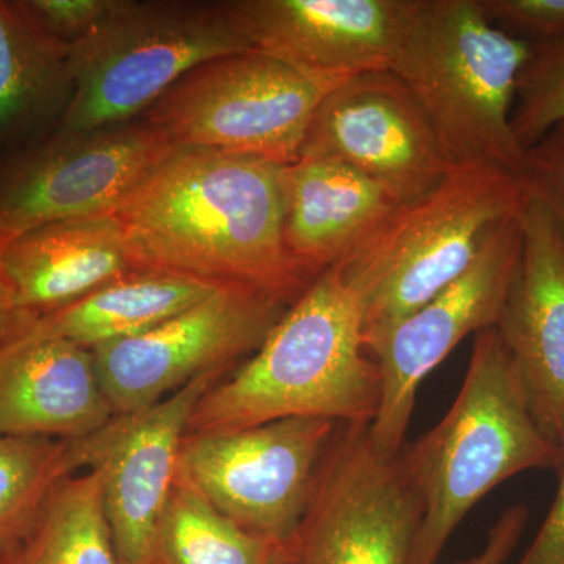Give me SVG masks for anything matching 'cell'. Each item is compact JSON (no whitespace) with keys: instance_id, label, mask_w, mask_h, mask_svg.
<instances>
[{"instance_id":"17","label":"cell","mask_w":564,"mask_h":564,"mask_svg":"<svg viewBox=\"0 0 564 564\" xmlns=\"http://www.w3.org/2000/svg\"><path fill=\"white\" fill-rule=\"evenodd\" d=\"M113 417L88 348L41 339L0 350V436L76 441Z\"/></svg>"},{"instance_id":"24","label":"cell","mask_w":564,"mask_h":564,"mask_svg":"<svg viewBox=\"0 0 564 564\" xmlns=\"http://www.w3.org/2000/svg\"><path fill=\"white\" fill-rule=\"evenodd\" d=\"M74 473L69 441L0 436V560L24 544L55 486Z\"/></svg>"},{"instance_id":"20","label":"cell","mask_w":564,"mask_h":564,"mask_svg":"<svg viewBox=\"0 0 564 564\" xmlns=\"http://www.w3.org/2000/svg\"><path fill=\"white\" fill-rule=\"evenodd\" d=\"M74 79V47L47 35L21 0H0V155L57 129Z\"/></svg>"},{"instance_id":"4","label":"cell","mask_w":564,"mask_h":564,"mask_svg":"<svg viewBox=\"0 0 564 564\" xmlns=\"http://www.w3.org/2000/svg\"><path fill=\"white\" fill-rule=\"evenodd\" d=\"M562 458L534 421L497 329L477 333L451 410L399 455L422 508L413 564H437L456 527L494 488L527 470L558 473Z\"/></svg>"},{"instance_id":"31","label":"cell","mask_w":564,"mask_h":564,"mask_svg":"<svg viewBox=\"0 0 564 564\" xmlns=\"http://www.w3.org/2000/svg\"><path fill=\"white\" fill-rule=\"evenodd\" d=\"M35 321L36 317L14 304L6 281L0 276V350L17 344Z\"/></svg>"},{"instance_id":"13","label":"cell","mask_w":564,"mask_h":564,"mask_svg":"<svg viewBox=\"0 0 564 564\" xmlns=\"http://www.w3.org/2000/svg\"><path fill=\"white\" fill-rule=\"evenodd\" d=\"M226 373H207L137 413L69 441L77 470L98 477L118 564H150L155 530L177 478L182 441L199 400Z\"/></svg>"},{"instance_id":"22","label":"cell","mask_w":564,"mask_h":564,"mask_svg":"<svg viewBox=\"0 0 564 564\" xmlns=\"http://www.w3.org/2000/svg\"><path fill=\"white\" fill-rule=\"evenodd\" d=\"M274 544L234 524L176 478L155 530L150 564H272Z\"/></svg>"},{"instance_id":"26","label":"cell","mask_w":564,"mask_h":564,"mask_svg":"<svg viewBox=\"0 0 564 564\" xmlns=\"http://www.w3.org/2000/svg\"><path fill=\"white\" fill-rule=\"evenodd\" d=\"M486 20L527 44L564 40V0H478Z\"/></svg>"},{"instance_id":"21","label":"cell","mask_w":564,"mask_h":564,"mask_svg":"<svg viewBox=\"0 0 564 564\" xmlns=\"http://www.w3.org/2000/svg\"><path fill=\"white\" fill-rule=\"evenodd\" d=\"M217 289L192 278L132 269L84 299L41 315L18 343L62 339L93 351L154 328Z\"/></svg>"},{"instance_id":"3","label":"cell","mask_w":564,"mask_h":564,"mask_svg":"<svg viewBox=\"0 0 564 564\" xmlns=\"http://www.w3.org/2000/svg\"><path fill=\"white\" fill-rule=\"evenodd\" d=\"M530 44L486 20L478 0H403L389 62L429 118L452 166L521 177L513 110Z\"/></svg>"},{"instance_id":"2","label":"cell","mask_w":564,"mask_h":564,"mask_svg":"<svg viewBox=\"0 0 564 564\" xmlns=\"http://www.w3.org/2000/svg\"><path fill=\"white\" fill-rule=\"evenodd\" d=\"M380 369L364 345L358 300L336 269L315 278L261 348L199 400L187 434L234 432L288 417L372 423Z\"/></svg>"},{"instance_id":"15","label":"cell","mask_w":564,"mask_h":564,"mask_svg":"<svg viewBox=\"0 0 564 564\" xmlns=\"http://www.w3.org/2000/svg\"><path fill=\"white\" fill-rule=\"evenodd\" d=\"M521 223V259L494 328L518 370L534 421L563 452L564 236L529 196Z\"/></svg>"},{"instance_id":"29","label":"cell","mask_w":564,"mask_h":564,"mask_svg":"<svg viewBox=\"0 0 564 564\" xmlns=\"http://www.w3.org/2000/svg\"><path fill=\"white\" fill-rule=\"evenodd\" d=\"M529 518L530 510L525 503L511 505L489 530L485 547L456 564H503L521 541Z\"/></svg>"},{"instance_id":"10","label":"cell","mask_w":564,"mask_h":564,"mask_svg":"<svg viewBox=\"0 0 564 564\" xmlns=\"http://www.w3.org/2000/svg\"><path fill=\"white\" fill-rule=\"evenodd\" d=\"M339 425L288 417L234 432L185 434L177 480L234 524L278 543L302 518Z\"/></svg>"},{"instance_id":"28","label":"cell","mask_w":564,"mask_h":564,"mask_svg":"<svg viewBox=\"0 0 564 564\" xmlns=\"http://www.w3.org/2000/svg\"><path fill=\"white\" fill-rule=\"evenodd\" d=\"M21 3L47 35L74 47L106 20L115 0H21Z\"/></svg>"},{"instance_id":"23","label":"cell","mask_w":564,"mask_h":564,"mask_svg":"<svg viewBox=\"0 0 564 564\" xmlns=\"http://www.w3.org/2000/svg\"><path fill=\"white\" fill-rule=\"evenodd\" d=\"M14 564H118L95 474L55 486Z\"/></svg>"},{"instance_id":"11","label":"cell","mask_w":564,"mask_h":564,"mask_svg":"<svg viewBox=\"0 0 564 564\" xmlns=\"http://www.w3.org/2000/svg\"><path fill=\"white\" fill-rule=\"evenodd\" d=\"M173 150L139 120L0 155V248L46 223L113 215Z\"/></svg>"},{"instance_id":"1","label":"cell","mask_w":564,"mask_h":564,"mask_svg":"<svg viewBox=\"0 0 564 564\" xmlns=\"http://www.w3.org/2000/svg\"><path fill=\"white\" fill-rule=\"evenodd\" d=\"M280 163L174 148L115 210L133 269L295 302L315 278L284 242Z\"/></svg>"},{"instance_id":"32","label":"cell","mask_w":564,"mask_h":564,"mask_svg":"<svg viewBox=\"0 0 564 564\" xmlns=\"http://www.w3.org/2000/svg\"><path fill=\"white\" fill-rule=\"evenodd\" d=\"M0 564H14V552L13 554L6 556V558L0 560Z\"/></svg>"},{"instance_id":"14","label":"cell","mask_w":564,"mask_h":564,"mask_svg":"<svg viewBox=\"0 0 564 564\" xmlns=\"http://www.w3.org/2000/svg\"><path fill=\"white\" fill-rule=\"evenodd\" d=\"M300 159L344 163L400 204L432 192L452 169L413 93L389 69L334 87L315 110Z\"/></svg>"},{"instance_id":"7","label":"cell","mask_w":564,"mask_h":564,"mask_svg":"<svg viewBox=\"0 0 564 564\" xmlns=\"http://www.w3.org/2000/svg\"><path fill=\"white\" fill-rule=\"evenodd\" d=\"M343 82L307 76L258 50L236 52L188 70L139 120L173 148L291 165L315 110Z\"/></svg>"},{"instance_id":"27","label":"cell","mask_w":564,"mask_h":564,"mask_svg":"<svg viewBox=\"0 0 564 564\" xmlns=\"http://www.w3.org/2000/svg\"><path fill=\"white\" fill-rule=\"evenodd\" d=\"M519 181L525 195L549 212L564 236V121L525 151Z\"/></svg>"},{"instance_id":"16","label":"cell","mask_w":564,"mask_h":564,"mask_svg":"<svg viewBox=\"0 0 564 564\" xmlns=\"http://www.w3.org/2000/svg\"><path fill=\"white\" fill-rule=\"evenodd\" d=\"M228 3L252 50L326 80L389 69L403 10V0Z\"/></svg>"},{"instance_id":"30","label":"cell","mask_w":564,"mask_h":564,"mask_svg":"<svg viewBox=\"0 0 564 564\" xmlns=\"http://www.w3.org/2000/svg\"><path fill=\"white\" fill-rule=\"evenodd\" d=\"M558 477L560 486L554 505L529 551L518 564H564V445Z\"/></svg>"},{"instance_id":"6","label":"cell","mask_w":564,"mask_h":564,"mask_svg":"<svg viewBox=\"0 0 564 564\" xmlns=\"http://www.w3.org/2000/svg\"><path fill=\"white\" fill-rule=\"evenodd\" d=\"M248 50L228 2L115 0L106 20L74 46V91L54 132L131 122L188 70Z\"/></svg>"},{"instance_id":"18","label":"cell","mask_w":564,"mask_h":564,"mask_svg":"<svg viewBox=\"0 0 564 564\" xmlns=\"http://www.w3.org/2000/svg\"><path fill=\"white\" fill-rule=\"evenodd\" d=\"M132 269L113 215L46 223L0 248V276L14 304L36 318Z\"/></svg>"},{"instance_id":"9","label":"cell","mask_w":564,"mask_h":564,"mask_svg":"<svg viewBox=\"0 0 564 564\" xmlns=\"http://www.w3.org/2000/svg\"><path fill=\"white\" fill-rule=\"evenodd\" d=\"M293 302L221 285L154 328L93 350L115 415L137 413L207 373H226L261 348Z\"/></svg>"},{"instance_id":"19","label":"cell","mask_w":564,"mask_h":564,"mask_svg":"<svg viewBox=\"0 0 564 564\" xmlns=\"http://www.w3.org/2000/svg\"><path fill=\"white\" fill-rule=\"evenodd\" d=\"M284 242L313 278L332 269L400 203L344 163L300 159L282 166Z\"/></svg>"},{"instance_id":"25","label":"cell","mask_w":564,"mask_h":564,"mask_svg":"<svg viewBox=\"0 0 564 564\" xmlns=\"http://www.w3.org/2000/svg\"><path fill=\"white\" fill-rule=\"evenodd\" d=\"M530 46L513 110L516 140L524 151L564 121V40Z\"/></svg>"},{"instance_id":"5","label":"cell","mask_w":564,"mask_h":564,"mask_svg":"<svg viewBox=\"0 0 564 564\" xmlns=\"http://www.w3.org/2000/svg\"><path fill=\"white\" fill-rule=\"evenodd\" d=\"M525 202L524 187L513 174L452 166L432 192L399 204L332 267L361 307L364 344L458 280L489 234L518 215Z\"/></svg>"},{"instance_id":"8","label":"cell","mask_w":564,"mask_h":564,"mask_svg":"<svg viewBox=\"0 0 564 564\" xmlns=\"http://www.w3.org/2000/svg\"><path fill=\"white\" fill-rule=\"evenodd\" d=\"M369 426L340 423L272 564H413L421 502L399 456L378 454Z\"/></svg>"},{"instance_id":"12","label":"cell","mask_w":564,"mask_h":564,"mask_svg":"<svg viewBox=\"0 0 564 564\" xmlns=\"http://www.w3.org/2000/svg\"><path fill=\"white\" fill-rule=\"evenodd\" d=\"M521 212L489 234L477 259L458 280L364 344L381 377L380 406L369 426L370 440L386 458H397L403 451L423 378L464 337L492 328L499 321L521 259Z\"/></svg>"}]
</instances>
